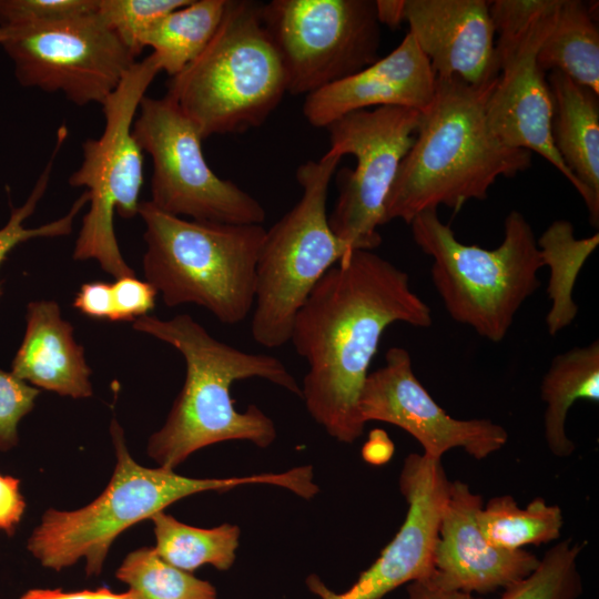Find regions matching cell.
Returning <instances> with one entry per match:
<instances>
[{"instance_id":"74e56055","label":"cell","mask_w":599,"mask_h":599,"mask_svg":"<svg viewBox=\"0 0 599 599\" xmlns=\"http://www.w3.org/2000/svg\"><path fill=\"white\" fill-rule=\"evenodd\" d=\"M407 599H481L457 590L446 589L430 577L407 583Z\"/></svg>"},{"instance_id":"60d3db41","label":"cell","mask_w":599,"mask_h":599,"mask_svg":"<svg viewBox=\"0 0 599 599\" xmlns=\"http://www.w3.org/2000/svg\"><path fill=\"white\" fill-rule=\"evenodd\" d=\"M3 37H4V32H3V30L0 28V44H1L2 40H3Z\"/></svg>"},{"instance_id":"cb8c5ba5","label":"cell","mask_w":599,"mask_h":599,"mask_svg":"<svg viewBox=\"0 0 599 599\" xmlns=\"http://www.w3.org/2000/svg\"><path fill=\"white\" fill-rule=\"evenodd\" d=\"M537 245L544 267L549 268L546 325L548 334L556 336L578 314L572 293L582 266L599 245V234L578 238L569 221L556 220L537 238Z\"/></svg>"},{"instance_id":"8fae6325","label":"cell","mask_w":599,"mask_h":599,"mask_svg":"<svg viewBox=\"0 0 599 599\" xmlns=\"http://www.w3.org/2000/svg\"><path fill=\"white\" fill-rule=\"evenodd\" d=\"M261 14L292 95L312 94L379 59L374 0H272Z\"/></svg>"},{"instance_id":"d4e9b609","label":"cell","mask_w":599,"mask_h":599,"mask_svg":"<svg viewBox=\"0 0 599 599\" xmlns=\"http://www.w3.org/2000/svg\"><path fill=\"white\" fill-rule=\"evenodd\" d=\"M227 0H190L158 20L142 38L171 78L184 70L207 45L219 28Z\"/></svg>"},{"instance_id":"484cf974","label":"cell","mask_w":599,"mask_h":599,"mask_svg":"<svg viewBox=\"0 0 599 599\" xmlns=\"http://www.w3.org/2000/svg\"><path fill=\"white\" fill-rule=\"evenodd\" d=\"M150 519L154 525V550L167 564L186 572L203 565L227 570L234 564L241 534L238 526L223 524L215 528H197L163 510Z\"/></svg>"},{"instance_id":"30bf717a","label":"cell","mask_w":599,"mask_h":599,"mask_svg":"<svg viewBox=\"0 0 599 599\" xmlns=\"http://www.w3.org/2000/svg\"><path fill=\"white\" fill-rule=\"evenodd\" d=\"M560 0H495L498 75L487 101V120L507 146L534 151L581 187L552 140L554 101L537 54L554 27Z\"/></svg>"},{"instance_id":"5b68a950","label":"cell","mask_w":599,"mask_h":599,"mask_svg":"<svg viewBox=\"0 0 599 599\" xmlns=\"http://www.w3.org/2000/svg\"><path fill=\"white\" fill-rule=\"evenodd\" d=\"M146 250L143 271L164 304L193 303L235 325L253 311L256 266L266 229L262 224L194 221L141 201Z\"/></svg>"},{"instance_id":"d590c367","label":"cell","mask_w":599,"mask_h":599,"mask_svg":"<svg viewBox=\"0 0 599 599\" xmlns=\"http://www.w3.org/2000/svg\"><path fill=\"white\" fill-rule=\"evenodd\" d=\"M19 484V479L0 474V530L9 535L14 532L26 509Z\"/></svg>"},{"instance_id":"9a60e30c","label":"cell","mask_w":599,"mask_h":599,"mask_svg":"<svg viewBox=\"0 0 599 599\" xmlns=\"http://www.w3.org/2000/svg\"><path fill=\"white\" fill-rule=\"evenodd\" d=\"M358 409L362 420L384 422L412 435L424 455L440 459L453 448H463L481 460L501 449L507 430L486 418L456 419L429 395L413 370L407 349L394 346L384 366L369 372L363 385Z\"/></svg>"},{"instance_id":"603a6c76","label":"cell","mask_w":599,"mask_h":599,"mask_svg":"<svg viewBox=\"0 0 599 599\" xmlns=\"http://www.w3.org/2000/svg\"><path fill=\"white\" fill-rule=\"evenodd\" d=\"M537 62L545 73L559 71L599 94V31L590 4L559 1L556 21Z\"/></svg>"},{"instance_id":"9c48e42d","label":"cell","mask_w":599,"mask_h":599,"mask_svg":"<svg viewBox=\"0 0 599 599\" xmlns=\"http://www.w3.org/2000/svg\"><path fill=\"white\" fill-rule=\"evenodd\" d=\"M155 53L138 61L118 88L101 104L104 129L97 139L82 144V162L69 184L85 187L90 207L83 216L73 258H94L115 280L135 276L126 264L115 237L113 214L138 215L143 184V151L132 134L139 105L154 78L161 72Z\"/></svg>"},{"instance_id":"5bb4252c","label":"cell","mask_w":599,"mask_h":599,"mask_svg":"<svg viewBox=\"0 0 599 599\" xmlns=\"http://www.w3.org/2000/svg\"><path fill=\"white\" fill-rule=\"evenodd\" d=\"M19 83L102 104L138 62L97 11L51 23L1 28Z\"/></svg>"},{"instance_id":"e0dca14e","label":"cell","mask_w":599,"mask_h":599,"mask_svg":"<svg viewBox=\"0 0 599 599\" xmlns=\"http://www.w3.org/2000/svg\"><path fill=\"white\" fill-rule=\"evenodd\" d=\"M480 495L459 480L450 481L434 548V575L439 586L466 593H491L525 579L538 566L534 554L490 545L478 526Z\"/></svg>"},{"instance_id":"7402d4cb","label":"cell","mask_w":599,"mask_h":599,"mask_svg":"<svg viewBox=\"0 0 599 599\" xmlns=\"http://www.w3.org/2000/svg\"><path fill=\"white\" fill-rule=\"evenodd\" d=\"M540 396L546 403L545 438L558 457L570 456L573 441L566 433V419L577 400H599V342L576 346L556 355L542 377Z\"/></svg>"},{"instance_id":"f546056e","label":"cell","mask_w":599,"mask_h":599,"mask_svg":"<svg viewBox=\"0 0 599 599\" xmlns=\"http://www.w3.org/2000/svg\"><path fill=\"white\" fill-rule=\"evenodd\" d=\"M68 129L61 126L58 130L57 143L45 169L39 176L31 194L23 205L12 207L8 223L0 229V264L8 253L18 244L37 237H57L69 235L72 232L73 221L82 207L89 203L90 195L83 192L72 204L69 212L62 217L51 221L38 227L27 229L26 220L32 215L49 185L53 162L67 139ZM1 294V290H0Z\"/></svg>"},{"instance_id":"8992f818","label":"cell","mask_w":599,"mask_h":599,"mask_svg":"<svg viewBox=\"0 0 599 599\" xmlns=\"http://www.w3.org/2000/svg\"><path fill=\"white\" fill-rule=\"evenodd\" d=\"M261 6L227 0L207 45L169 81L165 95L194 123L203 140L261 126L287 93Z\"/></svg>"},{"instance_id":"ac0fdd59","label":"cell","mask_w":599,"mask_h":599,"mask_svg":"<svg viewBox=\"0 0 599 599\" xmlns=\"http://www.w3.org/2000/svg\"><path fill=\"white\" fill-rule=\"evenodd\" d=\"M404 21L436 78L497 79L496 30L486 0H404Z\"/></svg>"},{"instance_id":"ffe728a7","label":"cell","mask_w":599,"mask_h":599,"mask_svg":"<svg viewBox=\"0 0 599 599\" xmlns=\"http://www.w3.org/2000/svg\"><path fill=\"white\" fill-rule=\"evenodd\" d=\"M23 382L72 398L92 395L91 368L84 349L73 337V326L61 316L54 301L28 305L27 329L11 365Z\"/></svg>"},{"instance_id":"44dd1931","label":"cell","mask_w":599,"mask_h":599,"mask_svg":"<svg viewBox=\"0 0 599 599\" xmlns=\"http://www.w3.org/2000/svg\"><path fill=\"white\" fill-rule=\"evenodd\" d=\"M547 82L554 101V144L581 187L591 225L598 227L599 94L559 71H550Z\"/></svg>"},{"instance_id":"3957f363","label":"cell","mask_w":599,"mask_h":599,"mask_svg":"<svg viewBox=\"0 0 599 599\" xmlns=\"http://www.w3.org/2000/svg\"><path fill=\"white\" fill-rule=\"evenodd\" d=\"M133 328L175 347L186 365L184 385L164 425L148 443V454L160 467L173 470L194 451L216 443L248 440L260 448L273 444L276 427L264 412L255 405L235 409L231 386L236 380L263 378L302 397L280 358L221 342L187 314L171 319L144 315Z\"/></svg>"},{"instance_id":"7a4b0ae2","label":"cell","mask_w":599,"mask_h":599,"mask_svg":"<svg viewBox=\"0 0 599 599\" xmlns=\"http://www.w3.org/2000/svg\"><path fill=\"white\" fill-rule=\"evenodd\" d=\"M496 80L471 85L457 77L436 78L434 98L387 196L384 224H410L440 205L458 212L470 200H485L498 177L530 167L531 152L505 145L488 124Z\"/></svg>"},{"instance_id":"ba28073f","label":"cell","mask_w":599,"mask_h":599,"mask_svg":"<svg viewBox=\"0 0 599 599\" xmlns=\"http://www.w3.org/2000/svg\"><path fill=\"white\" fill-rule=\"evenodd\" d=\"M341 156L326 152L296 170L298 202L266 230L256 266L253 339L265 348L290 342L293 323L324 274L352 251L334 234L326 210Z\"/></svg>"},{"instance_id":"4dcf8cb0","label":"cell","mask_w":599,"mask_h":599,"mask_svg":"<svg viewBox=\"0 0 599 599\" xmlns=\"http://www.w3.org/2000/svg\"><path fill=\"white\" fill-rule=\"evenodd\" d=\"M189 2L190 0H98L97 13L138 57L143 50L142 38L151 24Z\"/></svg>"},{"instance_id":"6da1fadb","label":"cell","mask_w":599,"mask_h":599,"mask_svg":"<svg viewBox=\"0 0 599 599\" xmlns=\"http://www.w3.org/2000/svg\"><path fill=\"white\" fill-rule=\"evenodd\" d=\"M395 323L429 327L430 307L405 271L366 250L331 267L295 317L290 342L308 366L302 398L341 443L352 444L364 432L359 395L382 336Z\"/></svg>"},{"instance_id":"277c9868","label":"cell","mask_w":599,"mask_h":599,"mask_svg":"<svg viewBox=\"0 0 599 599\" xmlns=\"http://www.w3.org/2000/svg\"><path fill=\"white\" fill-rule=\"evenodd\" d=\"M110 430L116 465L104 491L91 504L73 511L47 510L28 540V550L45 568L59 571L85 558L87 576H98L118 535L196 493L267 484L311 499L318 490L311 466L231 478H190L163 467L146 468L129 454L116 420H112Z\"/></svg>"},{"instance_id":"83f0119b","label":"cell","mask_w":599,"mask_h":599,"mask_svg":"<svg viewBox=\"0 0 599 599\" xmlns=\"http://www.w3.org/2000/svg\"><path fill=\"white\" fill-rule=\"evenodd\" d=\"M115 576L139 599H216L211 582L167 564L150 547L130 552Z\"/></svg>"},{"instance_id":"d6a6232c","label":"cell","mask_w":599,"mask_h":599,"mask_svg":"<svg viewBox=\"0 0 599 599\" xmlns=\"http://www.w3.org/2000/svg\"><path fill=\"white\" fill-rule=\"evenodd\" d=\"M40 390L0 369V450L18 443V424L33 408Z\"/></svg>"},{"instance_id":"e575fe53","label":"cell","mask_w":599,"mask_h":599,"mask_svg":"<svg viewBox=\"0 0 599 599\" xmlns=\"http://www.w3.org/2000/svg\"><path fill=\"white\" fill-rule=\"evenodd\" d=\"M73 306L88 317L112 321V284L99 281L83 284L74 298Z\"/></svg>"},{"instance_id":"836d02e7","label":"cell","mask_w":599,"mask_h":599,"mask_svg":"<svg viewBox=\"0 0 599 599\" xmlns=\"http://www.w3.org/2000/svg\"><path fill=\"white\" fill-rule=\"evenodd\" d=\"M112 321L134 322L154 308L158 291L146 281L125 276L112 284Z\"/></svg>"},{"instance_id":"8d00e7d4","label":"cell","mask_w":599,"mask_h":599,"mask_svg":"<svg viewBox=\"0 0 599 599\" xmlns=\"http://www.w3.org/2000/svg\"><path fill=\"white\" fill-rule=\"evenodd\" d=\"M20 599H139L133 591L113 592L108 588L97 590L63 591L61 589H31Z\"/></svg>"},{"instance_id":"4fadbf2b","label":"cell","mask_w":599,"mask_h":599,"mask_svg":"<svg viewBox=\"0 0 599 599\" xmlns=\"http://www.w3.org/2000/svg\"><path fill=\"white\" fill-rule=\"evenodd\" d=\"M420 118L415 109L379 106L348 113L326 128L328 152L356 159L354 170L338 172L339 193L328 215L332 231L351 251L380 245L385 203Z\"/></svg>"},{"instance_id":"52a82bcc","label":"cell","mask_w":599,"mask_h":599,"mask_svg":"<svg viewBox=\"0 0 599 599\" xmlns=\"http://www.w3.org/2000/svg\"><path fill=\"white\" fill-rule=\"evenodd\" d=\"M409 225L416 245L433 258L432 282L449 316L493 343L501 342L539 287L544 267L525 215L517 210L507 214L502 241L494 250L459 242L437 210L419 213Z\"/></svg>"},{"instance_id":"1f68e13d","label":"cell","mask_w":599,"mask_h":599,"mask_svg":"<svg viewBox=\"0 0 599 599\" xmlns=\"http://www.w3.org/2000/svg\"><path fill=\"white\" fill-rule=\"evenodd\" d=\"M97 8L98 0H0V28L51 23Z\"/></svg>"},{"instance_id":"f1b7e54d","label":"cell","mask_w":599,"mask_h":599,"mask_svg":"<svg viewBox=\"0 0 599 599\" xmlns=\"http://www.w3.org/2000/svg\"><path fill=\"white\" fill-rule=\"evenodd\" d=\"M582 545L570 539L551 547L525 579L504 589L499 599H578L582 593L578 557Z\"/></svg>"},{"instance_id":"7c38bea8","label":"cell","mask_w":599,"mask_h":599,"mask_svg":"<svg viewBox=\"0 0 599 599\" xmlns=\"http://www.w3.org/2000/svg\"><path fill=\"white\" fill-rule=\"evenodd\" d=\"M132 134L152 159L151 200L159 210L194 221L263 224L262 204L207 164L202 136L167 95H144Z\"/></svg>"},{"instance_id":"ab89813d","label":"cell","mask_w":599,"mask_h":599,"mask_svg":"<svg viewBox=\"0 0 599 599\" xmlns=\"http://www.w3.org/2000/svg\"><path fill=\"white\" fill-rule=\"evenodd\" d=\"M375 4L380 24L397 28L404 21V0H376Z\"/></svg>"},{"instance_id":"d6986e66","label":"cell","mask_w":599,"mask_h":599,"mask_svg":"<svg viewBox=\"0 0 599 599\" xmlns=\"http://www.w3.org/2000/svg\"><path fill=\"white\" fill-rule=\"evenodd\" d=\"M436 89V75L413 35L386 57L359 72L305 97L303 113L315 128L370 106H404L425 111Z\"/></svg>"},{"instance_id":"f35d334b","label":"cell","mask_w":599,"mask_h":599,"mask_svg":"<svg viewBox=\"0 0 599 599\" xmlns=\"http://www.w3.org/2000/svg\"><path fill=\"white\" fill-rule=\"evenodd\" d=\"M394 454V444L384 429L375 428L362 448V456L365 461L373 465L387 463Z\"/></svg>"},{"instance_id":"2e32d148","label":"cell","mask_w":599,"mask_h":599,"mask_svg":"<svg viewBox=\"0 0 599 599\" xmlns=\"http://www.w3.org/2000/svg\"><path fill=\"white\" fill-rule=\"evenodd\" d=\"M449 485L440 459L408 455L399 475V489L408 509L393 540L346 591H332L316 575L306 578L308 590L321 599H382L402 585L432 577Z\"/></svg>"},{"instance_id":"4316f807","label":"cell","mask_w":599,"mask_h":599,"mask_svg":"<svg viewBox=\"0 0 599 599\" xmlns=\"http://www.w3.org/2000/svg\"><path fill=\"white\" fill-rule=\"evenodd\" d=\"M477 518L485 539L505 550L556 540L564 525L560 507L547 504L541 497L521 509L510 495L497 496L483 506Z\"/></svg>"}]
</instances>
